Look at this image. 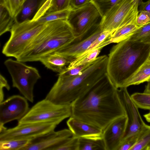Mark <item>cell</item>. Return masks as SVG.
Listing matches in <instances>:
<instances>
[{
	"instance_id": "obj_1",
	"label": "cell",
	"mask_w": 150,
	"mask_h": 150,
	"mask_svg": "<svg viewBox=\"0 0 150 150\" xmlns=\"http://www.w3.org/2000/svg\"><path fill=\"white\" fill-rule=\"evenodd\" d=\"M118 90L107 75L70 104L71 116L103 130L114 120L127 115Z\"/></svg>"
},
{
	"instance_id": "obj_2",
	"label": "cell",
	"mask_w": 150,
	"mask_h": 150,
	"mask_svg": "<svg viewBox=\"0 0 150 150\" xmlns=\"http://www.w3.org/2000/svg\"><path fill=\"white\" fill-rule=\"evenodd\" d=\"M150 44L127 39L113 46L108 56L107 75L118 89L126 82L148 59Z\"/></svg>"
},
{
	"instance_id": "obj_3",
	"label": "cell",
	"mask_w": 150,
	"mask_h": 150,
	"mask_svg": "<svg viewBox=\"0 0 150 150\" xmlns=\"http://www.w3.org/2000/svg\"><path fill=\"white\" fill-rule=\"evenodd\" d=\"M108 59L106 55L98 57L93 64L77 75H59L45 98L57 104H70L106 76Z\"/></svg>"
},
{
	"instance_id": "obj_4",
	"label": "cell",
	"mask_w": 150,
	"mask_h": 150,
	"mask_svg": "<svg viewBox=\"0 0 150 150\" xmlns=\"http://www.w3.org/2000/svg\"><path fill=\"white\" fill-rule=\"evenodd\" d=\"M76 39L74 30L66 19L48 22L16 59L23 62L39 61L43 57L73 43Z\"/></svg>"
},
{
	"instance_id": "obj_5",
	"label": "cell",
	"mask_w": 150,
	"mask_h": 150,
	"mask_svg": "<svg viewBox=\"0 0 150 150\" xmlns=\"http://www.w3.org/2000/svg\"><path fill=\"white\" fill-rule=\"evenodd\" d=\"M47 23L32 20L15 22L10 31V37L3 47L2 53L6 57L17 59L46 27Z\"/></svg>"
},
{
	"instance_id": "obj_6",
	"label": "cell",
	"mask_w": 150,
	"mask_h": 150,
	"mask_svg": "<svg viewBox=\"0 0 150 150\" xmlns=\"http://www.w3.org/2000/svg\"><path fill=\"white\" fill-rule=\"evenodd\" d=\"M23 63L9 58L5 61L4 64L11 77L13 87L33 103L34 86L41 76L36 68Z\"/></svg>"
},
{
	"instance_id": "obj_7",
	"label": "cell",
	"mask_w": 150,
	"mask_h": 150,
	"mask_svg": "<svg viewBox=\"0 0 150 150\" xmlns=\"http://www.w3.org/2000/svg\"><path fill=\"white\" fill-rule=\"evenodd\" d=\"M140 0H121L102 17L99 26L103 31L113 33L121 27L130 24H136L139 14Z\"/></svg>"
},
{
	"instance_id": "obj_8",
	"label": "cell",
	"mask_w": 150,
	"mask_h": 150,
	"mask_svg": "<svg viewBox=\"0 0 150 150\" xmlns=\"http://www.w3.org/2000/svg\"><path fill=\"white\" fill-rule=\"evenodd\" d=\"M70 104L59 105L45 98L35 104L18 123L55 122L59 124L71 116Z\"/></svg>"
},
{
	"instance_id": "obj_9",
	"label": "cell",
	"mask_w": 150,
	"mask_h": 150,
	"mask_svg": "<svg viewBox=\"0 0 150 150\" xmlns=\"http://www.w3.org/2000/svg\"><path fill=\"white\" fill-rule=\"evenodd\" d=\"M100 17L97 9L90 2L81 8L72 9L67 20L73 28L76 37L74 42L85 38L89 32L98 24L97 22Z\"/></svg>"
},
{
	"instance_id": "obj_10",
	"label": "cell",
	"mask_w": 150,
	"mask_h": 150,
	"mask_svg": "<svg viewBox=\"0 0 150 150\" xmlns=\"http://www.w3.org/2000/svg\"><path fill=\"white\" fill-rule=\"evenodd\" d=\"M59 124L55 122L18 123L12 128L0 132V141L14 139H32L54 130Z\"/></svg>"
},
{
	"instance_id": "obj_11",
	"label": "cell",
	"mask_w": 150,
	"mask_h": 150,
	"mask_svg": "<svg viewBox=\"0 0 150 150\" xmlns=\"http://www.w3.org/2000/svg\"><path fill=\"white\" fill-rule=\"evenodd\" d=\"M118 91L128 118L126 130L122 142L130 137L138 135L145 123L141 116L138 108L131 98L127 88H120Z\"/></svg>"
},
{
	"instance_id": "obj_12",
	"label": "cell",
	"mask_w": 150,
	"mask_h": 150,
	"mask_svg": "<svg viewBox=\"0 0 150 150\" xmlns=\"http://www.w3.org/2000/svg\"><path fill=\"white\" fill-rule=\"evenodd\" d=\"M27 100L24 96L14 95L0 103V128L11 121L21 119L30 109Z\"/></svg>"
},
{
	"instance_id": "obj_13",
	"label": "cell",
	"mask_w": 150,
	"mask_h": 150,
	"mask_svg": "<svg viewBox=\"0 0 150 150\" xmlns=\"http://www.w3.org/2000/svg\"><path fill=\"white\" fill-rule=\"evenodd\" d=\"M72 135L69 129L57 131L54 130L31 139L28 144L21 150H52Z\"/></svg>"
},
{
	"instance_id": "obj_14",
	"label": "cell",
	"mask_w": 150,
	"mask_h": 150,
	"mask_svg": "<svg viewBox=\"0 0 150 150\" xmlns=\"http://www.w3.org/2000/svg\"><path fill=\"white\" fill-rule=\"evenodd\" d=\"M127 115L111 122L103 130L102 137L106 150H117L125 134L127 125Z\"/></svg>"
},
{
	"instance_id": "obj_15",
	"label": "cell",
	"mask_w": 150,
	"mask_h": 150,
	"mask_svg": "<svg viewBox=\"0 0 150 150\" xmlns=\"http://www.w3.org/2000/svg\"><path fill=\"white\" fill-rule=\"evenodd\" d=\"M103 31L98 24L88 36L80 41L62 47L54 53L70 59L72 62L84 53Z\"/></svg>"
},
{
	"instance_id": "obj_16",
	"label": "cell",
	"mask_w": 150,
	"mask_h": 150,
	"mask_svg": "<svg viewBox=\"0 0 150 150\" xmlns=\"http://www.w3.org/2000/svg\"><path fill=\"white\" fill-rule=\"evenodd\" d=\"M72 135L78 138L102 137L103 130L71 116L67 122Z\"/></svg>"
},
{
	"instance_id": "obj_17",
	"label": "cell",
	"mask_w": 150,
	"mask_h": 150,
	"mask_svg": "<svg viewBox=\"0 0 150 150\" xmlns=\"http://www.w3.org/2000/svg\"><path fill=\"white\" fill-rule=\"evenodd\" d=\"M47 0H25L14 17L16 23L32 20Z\"/></svg>"
},
{
	"instance_id": "obj_18",
	"label": "cell",
	"mask_w": 150,
	"mask_h": 150,
	"mask_svg": "<svg viewBox=\"0 0 150 150\" xmlns=\"http://www.w3.org/2000/svg\"><path fill=\"white\" fill-rule=\"evenodd\" d=\"M39 61L47 68L59 74L65 71L71 62L70 59L54 52L43 57Z\"/></svg>"
},
{
	"instance_id": "obj_19",
	"label": "cell",
	"mask_w": 150,
	"mask_h": 150,
	"mask_svg": "<svg viewBox=\"0 0 150 150\" xmlns=\"http://www.w3.org/2000/svg\"><path fill=\"white\" fill-rule=\"evenodd\" d=\"M139 27L134 24L123 26L114 31L105 40L99 45L97 48L102 49L111 43H117L127 39Z\"/></svg>"
},
{
	"instance_id": "obj_20",
	"label": "cell",
	"mask_w": 150,
	"mask_h": 150,
	"mask_svg": "<svg viewBox=\"0 0 150 150\" xmlns=\"http://www.w3.org/2000/svg\"><path fill=\"white\" fill-rule=\"evenodd\" d=\"M150 79V61L147 60L125 83L123 87L127 88L132 85H139Z\"/></svg>"
},
{
	"instance_id": "obj_21",
	"label": "cell",
	"mask_w": 150,
	"mask_h": 150,
	"mask_svg": "<svg viewBox=\"0 0 150 150\" xmlns=\"http://www.w3.org/2000/svg\"><path fill=\"white\" fill-rule=\"evenodd\" d=\"M106 150L102 137L79 138L78 150Z\"/></svg>"
},
{
	"instance_id": "obj_22",
	"label": "cell",
	"mask_w": 150,
	"mask_h": 150,
	"mask_svg": "<svg viewBox=\"0 0 150 150\" xmlns=\"http://www.w3.org/2000/svg\"><path fill=\"white\" fill-rule=\"evenodd\" d=\"M130 150H150V126L145 124L138 134L137 142Z\"/></svg>"
},
{
	"instance_id": "obj_23",
	"label": "cell",
	"mask_w": 150,
	"mask_h": 150,
	"mask_svg": "<svg viewBox=\"0 0 150 150\" xmlns=\"http://www.w3.org/2000/svg\"><path fill=\"white\" fill-rule=\"evenodd\" d=\"M14 18L4 6L0 5V35L10 31L15 23Z\"/></svg>"
},
{
	"instance_id": "obj_24",
	"label": "cell",
	"mask_w": 150,
	"mask_h": 150,
	"mask_svg": "<svg viewBox=\"0 0 150 150\" xmlns=\"http://www.w3.org/2000/svg\"><path fill=\"white\" fill-rule=\"evenodd\" d=\"M72 9L70 8L63 10L46 12L37 21L42 23L48 22L60 19H67Z\"/></svg>"
},
{
	"instance_id": "obj_25",
	"label": "cell",
	"mask_w": 150,
	"mask_h": 150,
	"mask_svg": "<svg viewBox=\"0 0 150 150\" xmlns=\"http://www.w3.org/2000/svg\"><path fill=\"white\" fill-rule=\"evenodd\" d=\"M128 39L150 44V22L140 27Z\"/></svg>"
},
{
	"instance_id": "obj_26",
	"label": "cell",
	"mask_w": 150,
	"mask_h": 150,
	"mask_svg": "<svg viewBox=\"0 0 150 150\" xmlns=\"http://www.w3.org/2000/svg\"><path fill=\"white\" fill-rule=\"evenodd\" d=\"M101 49V48L95 49L87 54L78 57L71 62L68 65L67 69H71L94 60L98 57Z\"/></svg>"
},
{
	"instance_id": "obj_27",
	"label": "cell",
	"mask_w": 150,
	"mask_h": 150,
	"mask_svg": "<svg viewBox=\"0 0 150 150\" xmlns=\"http://www.w3.org/2000/svg\"><path fill=\"white\" fill-rule=\"evenodd\" d=\"M31 139H14L0 141V150H21Z\"/></svg>"
},
{
	"instance_id": "obj_28",
	"label": "cell",
	"mask_w": 150,
	"mask_h": 150,
	"mask_svg": "<svg viewBox=\"0 0 150 150\" xmlns=\"http://www.w3.org/2000/svg\"><path fill=\"white\" fill-rule=\"evenodd\" d=\"M121 0H90L102 17L116 4Z\"/></svg>"
},
{
	"instance_id": "obj_29",
	"label": "cell",
	"mask_w": 150,
	"mask_h": 150,
	"mask_svg": "<svg viewBox=\"0 0 150 150\" xmlns=\"http://www.w3.org/2000/svg\"><path fill=\"white\" fill-rule=\"evenodd\" d=\"M130 96L138 108L150 111V94L137 92Z\"/></svg>"
},
{
	"instance_id": "obj_30",
	"label": "cell",
	"mask_w": 150,
	"mask_h": 150,
	"mask_svg": "<svg viewBox=\"0 0 150 150\" xmlns=\"http://www.w3.org/2000/svg\"><path fill=\"white\" fill-rule=\"evenodd\" d=\"M0 5L5 7L14 18L21 6L19 0H0Z\"/></svg>"
},
{
	"instance_id": "obj_31",
	"label": "cell",
	"mask_w": 150,
	"mask_h": 150,
	"mask_svg": "<svg viewBox=\"0 0 150 150\" xmlns=\"http://www.w3.org/2000/svg\"><path fill=\"white\" fill-rule=\"evenodd\" d=\"M78 139L72 135L52 150H78Z\"/></svg>"
},
{
	"instance_id": "obj_32",
	"label": "cell",
	"mask_w": 150,
	"mask_h": 150,
	"mask_svg": "<svg viewBox=\"0 0 150 150\" xmlns=\"http://www.w3.org/2000/svg\"><path fill=\"white\" fill-rule=\"evenodd\" d=\"M71 0H51L50 5L47 12L62 11L70 7Z\"/></svg>"
},
{
	"instance_id": "obj_33",
	"label": "cell",
	"mask_w": 150,
	"mask_h": 150,
	"mask_svg": "<svg viewBox=\"0 0 150 150\" xmlns=\"http://www.w3.org/2000/svg\"><path fill=\"white\" fill-rule=\"evenodd\" d=\"M96 59L91 62L79 65L73 68L69 69H66L65 71L60 74H59V75L66 76H71L77 75L84 71L93 64L95 62Z\"/></svg>"
},
{
	"instance_id": "obj_34",
	"label": "cell",
	"mask_w": 150,
	"mask_h": 150,
	"mask_svg": "<svg viewBox=\"0 0 150 150\" xmlns=\"http://www.w3.org/2000/svg\"><path fill=\"white\" fill-rule=\"evenodd\" d=\"M138 136V134L130 137L122 141L117 150H130L136 144Z\"/></svg>"
},
{
	"instance_id": "obj_35",
	"label": "cell",
	"mask_w": 150,
	"mask_h": 150,
	"mask_svg": "<svg viewBox=\"0 0 150 150\" xmlns=\"http://www.w3.org/2000/svg\"><path fill=\"white\" fill-rule=\"evenodd\" d=\"M138 14L136 21V25L140 27L150 22V14L149 13L142 11Z\"/></svg>"
},
{
	"instance_id": "obj_36",
	"label": "cell",
	"mask_w": 150,
	"mask_h": 150,
	"mask_svg": "<svg viewBox=\"0 0 150 150\" xmlns=\"http://www.w3.org/2000/svg\"><path fill=\"white\" fill-rule=\"evenodd\" d=\"M90 0H71L70 7L72 9L81 8L88 3Z\"/></svg>"
},
{
	"instance_id": "obj_37",
	"label": "cell",
	"mask_w": 150,
	"mask_h": 150,
	"mask_svg": "<svg viewBox=\"0 0 150 150\" xmlns=\"http://www.w3.org/2000/svg\"><path fill=\"white\" fill-rule=\"evenodd\" d=\"M139 12L142 11L147 12L150 14V0L144 2L142 0H140L139 3Z\"/></svg>"
},
{
	"instance_id": "obj_38",
	"label": "cell",
	"mask_w": 150,
	"mask_h": 150,
	"mask_svg": "<svg viewBox=\"0 0 150 150\" xmlns=\"http://www.w3.org/2000/svg\"><path fill=\"white\" fill-rule=\"evenodd\" d=\"M4 88H6L8 91L10 89V86L6 79L0 74V89H3Z\"/></svg>"
},
{
	"instance_id": "obj_39",
	"label": "cell",
	"mask_w": 150,
	"mask_h": 150,
	"mask_svg": "<svg viewBox=\"0 0 150 150\" xmlns=\"http://www.w3.org/2000/svg\"><path fill=\"white\" fill-rule=\"evenodd\" d=\"M147 83L144 91V93L150 94V79L147 81Z\"/></svg>"
},
{
	"instance_id": "obj_40",
	"label": "cell",
	"mask_w": 150,
	"mask_h": 150,
	"mask_svg": "<svg viewBox=\"0 0 150 150\" xmlns=\"http://www.w3.org/2000/svg\"><path fill=\"white\" fill-rule=\"evenodd\" d=\"M144 117L148 122L150 123V111L148 113L144 114Z\"/></svg>"
},
{
	"instance_id": "obj_41",
	"label": "cell",
	"mask_w": 150,
	"mask_h": 150,
	"mask_svg": "<svg viewBox=\"0 0 150 150\" xmlns=\"http://www.w3.org/2000/svg\"><path fill=\"white\" fill-rule=\"evenodd\" d=\"M25 0H19L21 5L23 4Z\"/></svg>"
},
{
	"instance_id": "obj_42",
	"label": "cell",
	"mask_w": 150,
	"mask_h": 150,
	"mask_svg": "<svg viewBox=\"0 0 150 150\" xmlns=\"http://www.w3.org/2000/svg\"><path fill=\"white\" fill-rule=\"evenodd\" d=\"M148 60L150 61V53Z\"/></svg>"
},
{
	"instance_id": "obj_43",
	"label": "cell",
	"mask_w": 150,
	"mask_h": 150,
	"mask_svg": "<svg viewBox=\"0 0 150 150\" xmlns=\"http://www.w3.org/2000/svg\"></svg>"
}]
</instances>
